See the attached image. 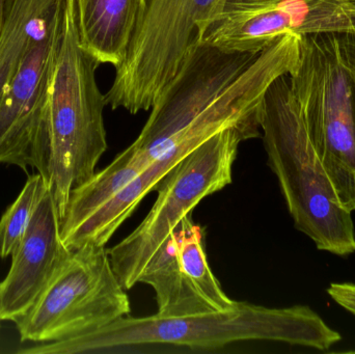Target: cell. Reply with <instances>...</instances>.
<instances>
[{"instance_id":"6da1fadb","label":"cell","mask_w":355,"mask_h":354,"mask_svg":"<svg viewBox=\"0 0 355 354\" xmlns=\"http://www.w3.org/2000/svg\"><path fill=\"white\" fill-rule=\"evenodd\" d=\"M254 340L329 351L342 340V336L308 306L266 308L236 301L223 311L193 315L127 316L97 332L35 345L20 353H92L148 345L213 349Z\"/></svg>"},{"instance_id":"7a4b0ae2","label":"cell","mask_w":355,"mask_h":354,"mask_svg":"<svg viewBox=\"0 0 355 354\" xmlns=\"http://www.w3.org/2000/svg\"><path fill=\"white\" fill-rule=\"evenodd\" d=\"M98 66L81 47L75 1L67 0L37 168L55 202L60 222L73 189L94 176L107 150L103 116L107 104L96 79Z\"/></svg>"},{"instance_id":"3957f363","label":"cell","mask_w":355,"mask_h":354,"mask_svg":"<svg viewBox=\"0 0 355 354\" xmlns=\"http://www.w3.org/2000/svg\"><path fill=\"white\" fill-rule=\"evenodd\" d=\"M261 129L268 166L279 180L296 230L319 251L340 257L354 254L352 212L340 201L311 141L288 75L267 89Z\"/></svg>"},{"instance_id":"277c9868","label":"cell","mask_w":355,"mask_h":354,"mask_svg":"<svg viewBox=\"0 0 355 354\" xmlns=\"http://www.w3.org/2000/svg\"><path fill=\"white\" fill-rule=\"evenodd\" d=\"M311 141L341 203L355 211V31L304 35L288 75Z\"/></svg>"},{"instance_id":"5b68a950","label":"cell","mask_w":355,"mask_h":354,"mask_svg":"<svg viewBox=\"0 0 355 354\" xmlns=\"http://www.w3.org/2000/svg\"><path fill=\"white\" fill-rule=\"evenodd\" d=\"M225 3L227 0H143L126 60L116 69L106 104L132 114L151 109L202 43Z\"/></svg>"},{"instance_id":"8992f818","label":"cell","mask_w":355,"mask_h":354,"mask_svg":"<svg viewBox=\"0 0 355 354\" xmlns=\"http://www.w3.org/2000/svg\"><path fill=\"white\" fill-rule=\"evenodd\" d=\"M250 135L239 129L216 133L190 152L158 185V195L145 220L112 249L110 263L126 290L139 283L154 256L181 220L202 200L232 182L238 148Z\"/></svg>"},{"instance_id":"52a82bcc","label":"cell","mask_w":355,"mask_h":354,"mask_svg":"<svg viewBox=\"0 0 355 354\" xmlns=\"http://www.w3.org/2000/svg\"><path fill=\"white\" fill-rule=\"evenodd\" d=\"M130 312L107 249L85 245L71 251L33 308L15 324L22 342L43 344L97 332Z\"/></svg>"},{"instance_id":"ba28073f","label":"cell","mask_w":355,"mask_h":354,"mask_svg":"<svg viewBox=\"0 0 355 354\" xmlns=\"http://www.w3.org/2000/svg\"><path fill=\"white\" fill-rule=\"evenodd\" d=\"M67 0L31 39L0 103V163L37 170L45 136L54 68L64 33Z\"/></svg>"},{"instance_id":"9c48e42d","label":"cell","mask_w":355,"mask_h":354,"mask_svg":"<svg viewBox=\"0 0 355 354\" xmlns=\"http://www.w3.org/2000/svg\"><path fill=\"white\" fill-rule=\"evenodd\" d=\"M329 31H355V6L347 0H227L202 43L258 53L286 35Z\"/></svg>"},{"instance_id":"30bf717a","label":"cell","mask_w":355,"mask_h":354,"mask_svg":"<svg viewBox=\"0 0 355 354\" xmlns=\"http://www.w3.org/2000/svg\"><path fill=\"white\" fill-rule=\"evenodd\" d=\"M139 283L155 291L158 314L184 316L223 311L235 305L207 261L202 230L186 215L150 261Z\"/></svg>"},{"instance_id":"8fae6325","label":"cell","mask_w":355,"mask_h":354,"mask_svg":"<svg viewBox=\"0 0 355 354\" xmlns=\"http://www.w3.org/2000/svg\"><path fill=\"white\" fill-rule=\"evenodd\" d=\"M71 251L62 242L60 214L48 191L12 251L8 276L0 283L2 321H17L33 308Z\"/></svg>"},{"instance_id":"7c38bea8","label":"cell","mask_w":355,"mask_h":354,"mask_svg":"<svg viewBox=\"0 0 355 354\" xmlns=\"http://www.w3.org/2000/svg\"><path fill=\"white\" fill-rule=\"evenodd\" d=\"M81 47L99 64L126 60L143 0H74Z\"/></svg>"},{"instance_id":"4fadbf2b","label":"cell","mask_w":355,"mask_h":354,"mask_svg":"<svg viewBox=\"0 0 355 354\" xmlns=\"http://www.w3.org/2000/svg\"><path fill=\"white\" fill-rule=\"evenodd\" d=\"M47 193V186L39 172L28 177L20 195L0 220V259L12 256Z\"/></svg>"},{"instance_id":"5bb4252c","label":"cell","mask_w":355,"mask_h":354,"mask_svg":"<svg viewBox=\"0 0 355 354\" xmlns=\"http://www.w3.org/2000/svg\"><path fill=\"white\" fill-rule=\"evenodd\" d=\"M327 292L340 307L355 316V284L331 283Z\"/></svg>"},{"instance_id":"9a60e30c","label":"cell","mask_w":355,"mask_h":354,"mask_svg":"<svg viewBox=\"0 0 355 354\" xmlns=\"http://www.w3.org/2000/svg\"><path fill=\"white\" fill-rule=\"evenodd\" d=\"M4 8H6V0H0V29L4 20Z\"/></svg>"},{"instance_id":"2e32d148","label":"cell","mask_w":355,"mask_h":354,"mask_svg":"<svg viewBox=\"0 0 355 354\" xmlns=\"http://www.w3.org/2000/svg\"><path fill=\"white\" fill-rule=\"evenodd\" d=\"M0 321H2L1 318H0Z\"/></svg>"}]
</instances>
